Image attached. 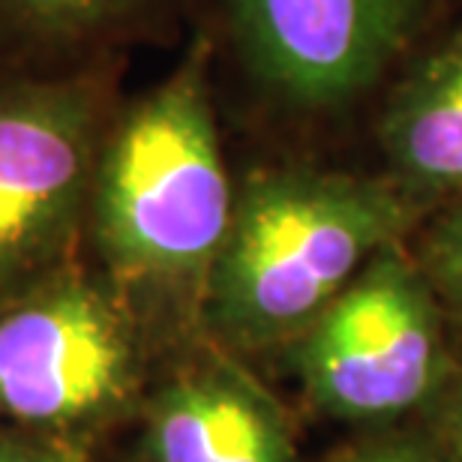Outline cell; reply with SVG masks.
Segmentation results:
<instances>
[{
  "label": "cell",
  "instance_id": "5",
  "mask_svg": "<svg viewBox=\"0 0 462 462\" xmlns=\"http://www.w3.org/2000/svg\"><path fill=\"white\" fill-rule=\"evenodd\" d=\"M144 319L85 255L0 303V423L85 441L142 378Z\"/></svg>",
  "mask_w": 462,
  "mask_h": 462
},
{
  "label": "cell",
  "instance_id": "13",
  "mask_svg": "<svg viewBox=\"0 0 462 462\" xmlns=\"http://www.w3.org/2000/svg\"><path fill=\"white\" fill-rule=\"evenodd\" d=\"M448 430H450V445H454V457H457V462H462V391L457 393L454 405H450Z\"/></svg>",
  "mask_w": 462,
  "mask_h": 462
},
{
  "label": "cell",
  "instance_id": "3",
  "mask_svg": "<svg viewBox=\"0 0 462 462\" xmlns=\"http://www.w3.org/2000/svg\"><path fill=\"white\" fill-rule=\"evenodd\" d=\"M427 210L382 171L262 156L235 180V214L210 271L201 325L258 351L294 343Z\"/></svg>",
  "mask_w": 462,
  "mask_h": 462
},
{
  "label": "cell",
  "instance_id": "4",
  "mask_svg": "<svg viewBox=\"0 0 462 462\" xmlns=\"http://www.w3.org/2000/svg\"><path fill=\"white\" fill-rule=\"evenodd\" d=\"M126 67H0V303L85 255L90 183Z\"/></svg>",
  "mask_w": 462,
  "mask_h": 462
},
{
  "label": "cell",
  "instance_id": "10",
  "mask_svg": "<svg viewBox=\"0 0 462 462\" xmlns=\"http://www.w3.org/2000/svg\"><path fill=\"white\" fill-rule=\"evenodd\" d=\"M411 255L441 310L462 325V192L423 219Z\"/></svg>",
  "mask_w": 462,
  "mask_h": 462
},
{
  "label": "cell",
  "instance_id": "6",
  "mask_svg": "<svg viewBox=\"0 0 462 462\" xmlns=\"http://www.w3.org/2000/svg\"><path fill=\"white\" fill-rule=\"evenodd\" d=\"M445 310L409 244L384 249L291 343L303 391L339 420H387L441 387Z\"/></svg>",
  "mask_w": 462,
  "mask_h": 462
},
{
  "label": "cell",
  "instance_id": "1",
  "mask_svg": "<svg viewBox=\"0 0 462 462\" xmlns=\"http://www.w3.org/2000/svg\"><path fill=\"white\" fill-rule=\"evenodd\" d=\"M462 0H196L223 124L264 156L321 160L366 138L378 103Z\"/></svg>",
  "mask_w": 462,
  "mask_h": 462
},
{
  "label": "cell",
  "instance_id": "9",
  "mask_svg": "<svg viewBox=\"0 0 462 462\" xmlns=\"http://www.w3.org/2000/svg\"><path fill=\"white\" fill-rule=\"evenodd\" d=\"M147 462H298L271 396L228 366L171 382L147 411Z\"/></svg>",
  "mask_w": 462,
  "mask_h": 462
},
{
  "label": "cell",
  "instance_id": "12",
  "mask_svg": "<svg viewBox=\"0 0 462 462\" xmlns=\"http://www.w3.org/2000/svg\"><path fill=\"white\" fill-rule=\"evenodd\" d=\"M337 462H439L427 448L409 439H382L346 450Z\"/></svg>",
  "mask_w": 462,
  "mask_h": 462
},
{
  "label": "cell",
  "instance_id": "8",
  "mask_svg": "<svg viewBox=\"0 0 462 462\" xmlns=\"http://www.w3.org/2000/svg\"><path fill=\"white\" fill-rule=\"evenodd\" d=\"M196 0H0V67L67 72L174 49L192 31Z\"/></svg>",
  "mask_w": 462,
  "mask_h": 462
},
{
  "label": "cell",
  "instance_id": "11",
  "mask_svg": "<svg viewBox=\"0 0 462 462\" xmlns=\"http://www.w3.org/2000/svg\"><path fill=\"white\" fill-rule=\"evenodd\" d=\"M0 462H90V448L0 423Z\"/></svg>",
  "mask_w": 462,
  "mask_h": 462
},
{
  "label": "cell",
  "instance_id": "7",
  "mask_svg": "<svg viewBox=\"0 0 462 462\" xmlns=\"http://www.w3.org/2000/svg\"><path fill=\"white\" fill-rule=\"evenodd\" d=\"M378 169L427 217L462 192V15L414 54L375 108Z\"/></svg>",
  "mask_w": 462,
  "mask_h": 462
},
{
  "label": "cell",
  "instance_id": "2",
  "mask_svg": "<svg viewBox=\"0 0 462 462\" xmlns=\"http://www.w3.org/2000/svg\"><path fill=\"white\" fill-rule=\"evenodd\" d=\"M214 60L189 33L174 67L124 97L94 169L85 258L142 312L201 321L205 289L235 214Z\"/></svg>",
  "mask_w": 462,
  "mask_h": 462
}]
</instances>
